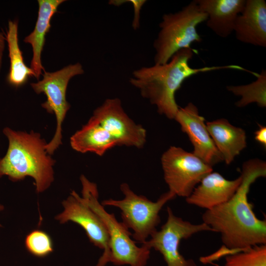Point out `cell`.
Listing matches in <instances>:
<instances>
[{
  "mask_svg": "<svg viewBox=\"0 0 266 266\" xmlns=\"http://www.w3.org/2000/svg\"><path fill=\"white\" fill-rule=\"evenodd\" d=\"M167 218L161 230L156 231L142 245L151 250L153 248L163 256L167 266H197L192 259H186L179 250L180 241L194 234L213 230L204 223L194 224L175 216L167 207Z\"/></svg>",
  "mask_w": 266,
  "mask_h": 266,
  "instance_id": "cell-9",
  "label": "cell"
},
{
  "mask_svg": "<svg viewBox=\"0 0 266 266\" xmlns=\"http://www.w3.org/2000/svg\"><path fill=\"white\" fill-rule=\"evenodd\" d=\"M5 38L10 59L7 81L12 86L19 87L25 84L30 77H35V74L24 63L23 53L19 45L17 21L8 22Z\"/></svg>",
  "mask_w": 266,
  "mask_h": 266,
  "instance_id": "cell-19",
  "label": "cell"
},
{
  "mask_svg": "<svg viewBox=\"0 0 266 266\" xmlns=\"http://www.w3.org/2000/svg\"><path fill=\"white\" fill-rule=\"evenodd\" d=\"M174 119L188 135L194 154L212 167L223 161L207 130L205 119L200 115L194 104L189 102L185 107H179Z\"/></svg>",
  "mask_w": 266,
  "mask_h": 266,
  "instance_id": "cell-12",
  "label": "cell"
},
{
  "mask_svg": "<svg viewBox=\"0 0 266 266\" xmlns=\"http://www.w3.org/2000/svg\"><path fill=\"white\" fill-rule=\"evenodd\" d=\"M225 266H266V244L227 255Z\"/></svg>",
  "mask_w": 266,
  "mask_h": 266,
  "instance_id": "cell-21",
  "label": "cell"
},
{
  "mask_svg": "<svg viewBox=\"0 0 266 266\" xmlns=\"http://www.w3.org/2000/svg\"><path fill=\"white\" fill-rule=\"evenodd\" d=\"M120 189L124 196L123 199H109L103 200L101 204L120 209L122 223L133 231L134 239L142 244L157 231L156 227L161 222L159 213L164 205L176 196L168 191L153 202L145 196L136 195L126 183L121 184Z\"/></svg>",
  "mask_w": 266,
  "mask_h": 266,
  "instance_id": "cell-6",
  "label": "cell"
},
{
  "mask_svg": "<svg viewBox=\"0 0 266 266\" xmlns=\"http://www.w3.org/2000/svg\"><path fill=\"white\" fill-rule=\"evenodd\" d=\"M161 161L168 191L185 198L204 176L213 171L212 166L193 153L174 146L163 154Z\"/></svg>",
  "mask_w": 266,
  "mask_h": 266,
  "instance_id": "cell-8",
  "label": "cell"
},
{
  "mask_svg": "<svg viewBox=\"0 0 266 266\" xmlns=\"http://www.w3.org/2000/svg\"><path fill=\"white\" fill-rule=\"evenodd\" d=\"M91 118L110 134L117 146L141 148L145 144L146 130L128 115L119 98L106 99L95 109Z\"/></svg>",
  "mask_w": 266,
  "mask_h": 266,
  "instance_id": "cell-11",
  "label": "cell"
},
{
  "mask_svg": "<svg viewBox=\"0 0 266 266\" xmlns=\"http://www.w3.org/2000/svg\"><path fill=\"white\" fill-rule=\"evenodd\" d=\"M127 1L132 3L133 8L134 15L132 27L134 30H136L140 27V12L146 1L144 0H128Z\"/></svg>",
  "mask_w": 266,
  "mask_h": 266,
  "instance_id": "cell-23",
  "label": "cell"
},
{
  "mask_svg": "<svg viewBox=\"0 0 266 266\" xmlns=\"http://www.w3.org/2000/svg\"><path fill=\"white\" fill-rule=\"evenodd\" d=\"M70 143L72 148L77 152H91L100 156L117 146L110 134L91 117L72 135Z\"/></svg>",
  "mask_w": 266,
  "mask_h": 266,
  "instance_id": "cell-18",
  "label": "cell"
},
{
  "mask_svg": "<svg viewBox=\"0 0 266 266\" xmlns=\"http://www.w3.org/2000/svg\"><path fill=\"white\" fill-rule=\"evenodd\" d=\"M5 37L0 32V69L1 66L3 53L5 47Z\"/></svg>",
  "mask_w": 266,
  "mask_h": 266,
  "instance_id": "cell-25",
  "label": "cell"
},
{
  "mask_svg": "<svg viewBox=\"0 0 266 266\" xmlns=\"http://www.w3.org/2000/svg\"><path fill=\"white\" fill-rule=\"evenodd\" d=\"M236 38L244 43L266 47V2L246 0L244 8L235 22Z\"/></svg>",
  "mask_w": 266,
  "mask_h": 266,
  "instance_id": "cell-14",
  "label": "cell"
},
{
  "mask_svg": "<svg viewBox=\"0 0 266 266\" xmlns=\"http://www.w3.org/2000/svg\"><path fill=\"white\" fill-rule=\"evenodd\" d=\"M196 0L200 8L207 14V27L218 36L226 38L233 33L235 22L246 0Z\"/></svg>",
  "mask_w": 266,
  "mask_h": 266,
  "instance_id": "cell-15",
  "label": "cell"
},
{
  "mask_svg": "<svg viewBox=\"0 0 266 266\" xmlns=\"http://www.w3.org/2000/svg\"><path fill=\"white\" fill-rule=\"evenodd\" d=\"M38 13L33 31L24 39L25 43L31 45L33 57L31 68L35 74V77L38 80L45 71L41 63V53L45 41L46 34L51 28V20L57 12L59 6L64 0H38Z\"/></svg>",
  "mask_w": 266,
  "mask_h": 266,
  "instance_id": "cell-17",
  "label": "cell"
},
{
  "mask_svg": "<svg viewBox=\"0 0 266 266\" xmlns=\"http://www.w3.org/2000/svg\"><path fill=\"white\" fill-rule=\"evenodd\" d=\"M241 180V175L230 180L212 171L202 178L186 201L206 210L211 209L228 201L236 192Z\"/></svg>",
  "mask_w": 266,
  "mask_h": 266,
  "instance_id": "cell-13",
  "label": "cell"
},
{
  "mask_svg": "<svg viewBox=\"0 0 266 266\" xmlns=\"http://www.w3.org/2000/svg\"><path fill=\"white\" fill-rule=\"evenodd\" d=\"M62 205L64 210L55 216V219L61 224L71 221L83 228L89 241L103 250L96 266H105L109 263V238L103 221L75 191L70 193Z\"/></svg>",
  "mask_w": 266,
  "mask_h": 266,
  "instance_id": "cell-10",
  "label": "cell"
},
{
  "mask_svg": "<svg viewBox=\"0 0 266 266\" xmlns=\"http://www.w3.org/2000/svg\"><path fill=\"white\" fill-rule=\"evenodd\" d=\"M240 175L241 182L233 196L202 216L203 223L220 233L224 246L237 252L266 244V221L257 217L248 200L251 185L266 176V162L258 159L245 162Z\"/></svg>",
  "mask_w": 266,
  "mask_h": 266,
  "instance_id": "cell-1",
  "label": "cell"
},
{
  "mask_svg": "<svg viewBox=\"0 0 266 266\" xmlns=\"http://www.w3.org/2000/svg\"><path fill=\"white\" fill-rule=\"evenodd\" d=\"M206 125L223 161L230 165L246 147L245 131L232 125L224 118L207 122Z\"/></svg>",
  "mask_w": 266,
  "mask_h": 266,
  "instance_id": "cell-16",
  "label": "cell"
},
{
  "mask_svg": "<svg viewBox=\"0 0 266 266\" xmlns=\"http://www.w3.org/2000/svg\"><path fill=\"white\" fill-rule=\"evenodd\" d=\"M4 209V206L0 204V212L2 211ZM2 227L1 225L0 224V227Z\"/></svg>",
  "mask_w": 266,
  "mask_h": 266,
  "instance_id": "cell-26",
  "label": "cell"
},
{
  "mask_svg": "<svg viewBox=\"0 0 266 266\" xmlns=\"http://www.w3.org/2000/svg\"><path fill=\"white\" fill-rule=\"evenodd\" d=\"M207 18L196 0L176 12L164 14L153 44L154 64H166L180 50L191 48L193 43L200 42L197 27Z\"/></svg>",
  "mask_w": 266,
  "mask_h": 266,
  "instance_id": "cell-4",
  "label": "cell"
},
{
  "mask_svg": "<svg viewBox=\"0 0 266 266\" xmlns=\"http://www.w3.org/2000/svg\"><path fill=\"white\" fill-rule=\"evenodd\" d=\"M82 198L86 203L100 218L108 232L109 238V263L116 266H145L150 257V249L142 245L138 247L131 238L132 234L113 213H109L99 201L96 184L84 175L80 176Z\"/></svg>",
  "mask_w": 266,
  "mask_h": 266,
  "instance_id": "cell-5",
  "label": "cell"
},
{
  "mask_svg": "<svg viewBox=\"0 0 266 266\" xmlns=\"http://www.w3.org/2000/svg\"><path fill=\"white\" fill-rule=\"evenodd\" d=\"M3 133L8 140L5 155L0 158V178L7 176L13 181L32 177L37 193L47 190L54 180L55 161L47 153V143L40 133L16 131L6 127Z\"/></svg>",
  "mask_w": 266,
  "mask_h": 266,
  "instance_id": "cell-3",
  "label": "cell"
},
{
  "mask_svg": "<svg viewBox=\"0 0 266 266\" xmlns=\"http://www.w3.org/2000/svg\"><path fill=\"white\" fill-rule=\"evenodd\" d=\"M25 244L30 253L39 258L45 257L54 251L53 243L50 236L40 230H33L27 234Z\"/></svg>",
  "mask_w": 266,
  "mask_h": 266,
  "instance_id": "cell-22",
  "label": "cell"
},
{
  "mask_svg": "<svg viewBox=\"0 0 266 266\" xmlns=\"http://www.w3.org/2000/svg\"><path fill=\"white\" fill-rule=\"evenodd\" d=\"M255 139L266 147V127L259 125V129L255 133Z\"/></svg>",
  "mask_w": 266,
  "mask_h": 266,
  "instance_id": "cell-24",
  "label": "cell"
},
{
  "mask_svg": "<svg viewBox=\"0 0 266 266\" xmlns=\"http://www.w3.org/2000/svg\"><path fill=\"white\" fill-rule=\"evenodd\" d=\"M84 73L82 65L79 63L68 65L53 72L44 71L43 79L31 85L37 94L44 93L47 97L41 106L48 113H54L56 118V129L55 134L45 149L47 153L52 154L62 144V124L70 104L66 99L68 83L71 78Z\"/></svg>",
  "mask_w": 266,
  "mask_h": 266,
  "instance_id": "cell-7",
  "label": "cell"
},
{
  "mask_svg": "<svg viewBox=\"0 0 266 266\" xmlns=\"http://www.w3.org/2000/svg\"><path fill=\"white\" fill-rule=\"evenodd\" d=\"M256 79L248 84L229 85L227 89L233 95L241 97L235 103L238 107H243L256 103L262 108L266 106V70L258 73Z\"/></svg>",
  "mask_w": 266,
  "mask_h": 266,
  "instance_id": "cell-20",
  "label": "cell"
},
{
  "mask_svg": "<svg viewBox=\"0 0 266 266\" xmlns=\"http://www.w3.org/2000/svg\"><path fill=\"white\" fill-rule=\"evenodd\" d=\"M194 51L191 48L181 49L166 64L134 70L129 79L141 96L155 105L160 114L168 119H174L178 110L175 94L186 79L200 72L220 69L244 70L236 65L192 67L189 61Z\"/></svg>",
  "mask_w": 266,
  "mask_h": 266,
  "instance_id": "cell-2",
  "label": "cell"
}]
</instances>
